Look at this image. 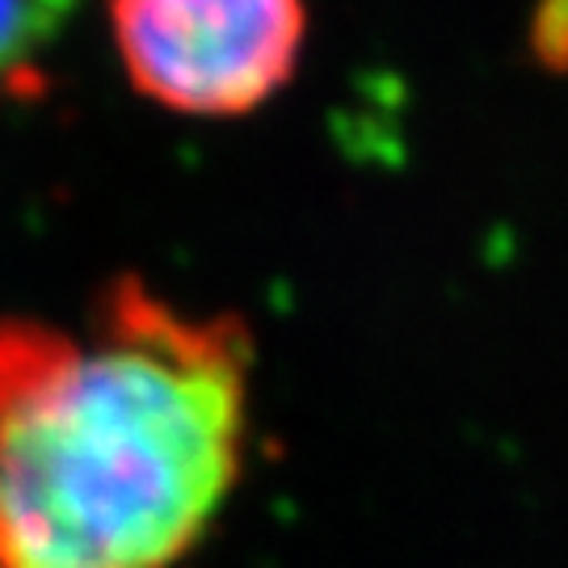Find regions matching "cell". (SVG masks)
Returning a JSON list of instances; mask_svg holds the SVG:
<instances>
[{"label": "cell", "mask_w": 568, "mask_h": 568, "mask_svg": "<svg viewBox=\"0 0 568 568\" xmlns=\"http://www.w3.org/2000/svg\"><path fill=\"white\" fill-rule=\"evenodd\" d=\"M248 337L119 286L84 337L0 328V568H173L244 464Z\"/></svg>", "instance_id": "obj_1"}, {"label": "cell", "mask_w": 568, "mask_h": 568, "mask_svg": "<svg viewBox=\"0 0 568 568\" xmlns=\"http://www.w3.org/2000/svg\"><path fill=\"white\" fill-rule=\"evenodd\" d=\"M110 13L131 84L199 119L270 102L304 47V0H114Z\"/></svg>", "instance_id": "obj_2"}, {"label": "cell", "mask_w": 568, "mask_h": 568, "mask_svg": "<svg viewBox=\"0 0 568 568\" xmlns=\"http://www.w3.org/2000/svg\"><path fill=\"white\" fill-rule=\"evenodd\" d=\"M77 0H0V77L39 55L72 18Z\"/></svg>", "instance_id": "obj_3"}]
</instances>
